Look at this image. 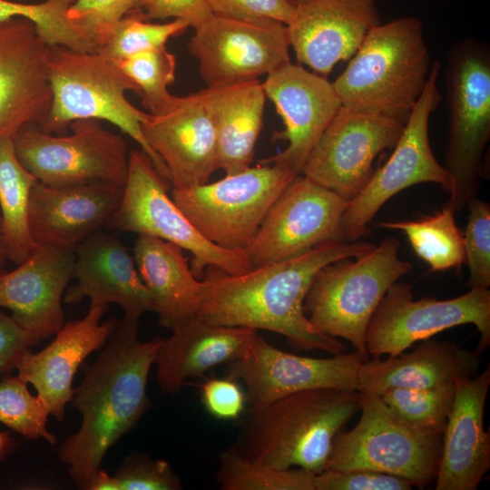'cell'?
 Here are the masks:
<instances>
[{"label": "cell", "instance_id": "7", "mask_svg": "<svg viewBox=\"0 0 490 490\" xmlns=\"http://www.w3.org/2000/svg\"><path fill=\"white\" fill-rule=\"evenodd\" d=\"M360 394V418L351 430L336 436L327 469L372 470L401 477L420 489L432 484L444 431L404 420L378 394Z\"/></svg>", "mask_w": 490, "mask_h": 490}, {"label": "cell", "instance_id": "24", "mask_svg": "<svg viewBox=\"0 0 490 490\" xmlns=\"http://www.w3.org/2000/svg\"><path fill=\"white\" fill-rule=\"evenodd\" d=\"M74 254L76 283L66 288L65 303L78 304L84 298L90 299V306L115 303L132 322L152 311V297L134 259L115 235L98 230L80 242Z\"/></svg>", "mask_w": 490, "mask_h": 490}, {"label": "cell", "instance_id": "35", "mask_svg": "<svg viewBox=\"0 0 490 490\" xmlns=\"http://www.w3.org/2000/svg\"><path fill=\"white\" fill-rule=\"evenodd\" d=\"M188 27L189 24L182 19L164 24L151 23L136 11L114 25L97 53L120 61L144 50L164 46L170 38L182 34Z\"/></svg>", "mask_w": 490, "mask_h": 490}, {"label": "cell", "instance_id": "45", "mask_svg": "<svg viewBox=\"0 0 490 490\" xmlns=\"http://www.w3.org/2000/svg\"><path fill=\"white\" fill-rule=\"evenodd\" d=\"M39 341L36 336L0 310V378L10 376L24 354Z\"/></svg>", "mask_w": 490, "mask_h": 490}, {"label": "cell", "instance_id": "4", "mask_svg": "<svg viewBox=\"0 0 490 490\" xmlns=\"http://www.w3.org/2000/svg\"><path fill=\"white\" fill-rule=\"evenodd\" d=\"M424 33V24L416 16L371 28L332 83L342 105L406 122L432 65Z\"/></svg>", "mask_w": 490, "mask_h": 490}, {"label": "cell", "instance_id": "9", "mask_svg": "<svg viewBox=\"0 0 490 490\" xmlns=\"http://www.w3.org/2000/svg\"><path fill=\"white\" fill-rule=\"evenodd\" d=\"M170 187L145 152L132 150L122 199L106 222L108 228L152 236L188 250L192 255L191 270L198 279L210 266L229 275L250 270L243 250L220 248L196 230L169 196Z\"/></svg>", "mask_w": 490, "mask_h": 490}, {"label": "cell", "instance_id": "21", "mask_svg": "<svg viewBox=\"0 0 490 490\" xmlns=\"http://www.w3.org/2000/svg\"><path fill=\"white\" fill-rule=\"evenodd\" d=\"M295 15L287 25L297 60L327 76L349 60L368 31L381 24L376 0H293Z\"/></svg>", "mask_w": 490, "mask_h": 490}, {"label": "cell", "instance_id": "10", "mask_svg": "<svg viewBox=\"0 0 490 490\" xmlns=\"http://www.w3.org/2000/svg\"><path fill=\"white\" fill-rule=\"evenodd\" d=\"M67 135L47 133L35 124L13 137L17 159L35 179L52 187L106 184L124 188L129 152L121 134L102 121L78 119Z\"/></svg>", "mask_w": 490, "mask_h": 490}, {"label": "cell", "instance_id": "49", "mask_svg": "<svg viewBox=\"0 0 490 490\" xmlns=\"http://www.w3.org/2000/svg\"><path fill=\"white\" fill-rule=\"evenodd\" d=\"M10 1H15V2H23L24 3L25 1H32V0H10ZM35 1V0H34ZM37 1V0H36ZM38 1H45V0H38Z\"/></svg>", "mask_w": 490, "mask_h": 490}, {"label": "cell", "instance_id": "42", "mask_svg": "<svg viewBox=\"0 0 490 490\" xmlns=\"http://www.w3.org/2000/svg\"><path fill=\"white\" fill-rule=\"evenodd\" d=\"M407 480L367 469H326L315 475V490H411Z\"/></svg>", "mask_w": 490, "mask_h": 490}, {"label": "cell", "instance_id": "26", "mask_svg": "<svg viewBox=\"0 0 490 490\" xmlns=\"http://www.w3.org/2000/svg\"><path fill=\"white\" fill-rule=\"evenodd\" d=\"M123 188L106 184L52 187L36 181L29 228L36 245L73 250L98 231L118 207Z\"/></svg>", "mask_w": 490, "mask_h": 490}, {"label": "cell", "instance_id": "5", "mask_svg": "<svg viewBox=\"0 0 490 490\" xmlns=\"http://www.w3.org/2000/svg\"><path fill=\"white\" fill-rule=\"evenodd\" d=\"M47 72L52 98L46 115L36 125L39 129L63 134L78 119L107 121L132 138L171 184L166 165L142 132L150 113L136 108L125 95L127 91L139 95V88L113 60L99 53L53 45L48 47Z\"/></svg>", "mask_w": 490, "mask_h": 490}, {"label": "cell", "instance_id": "18", "mask_svg": "<svg viewBox=\"0 0 490 490\" xmlns=\"http://www.w3.org/2000/svg\"><path fill=\"white\" fill-rule=\"evenodd\" d=\"M263 89L284 123L274 140L288 142L287 148L259 164L278 163L295 175L301 174L311 151L342 105L327 77L289 62L267 74Z\"/></svg>", "mask_w": 490, "mask_h": 490}, {"label": "cell", "instance_id": "39", "mask_svg": "<svg viewBox=\"0 0 490 490\" xmlns=\"http://www.w3.org/2000/svg\"><path fill=\"white\" fill-rule=\"evenodd\" d=\"M142 0H75L67 10L69 23L97 52L114 25L124 16L140 11Z\"/></svg>", "mask_w": 490, "mask_h": 490}, {"label": "cell", "instance_id": "47", "mask_svg": "<svg viewBox=\"0 0 490 490\" xmlns=\"http://www.w3.org/2000/svg\"><path fill=\"white\" fill-rule=\"evenodd\" d=\"M15 446V442L9 434L0 432V462L6 458Z\"/></svg>", "mask_w": 490, "mask_h": 490}, {"label": "cell", "instance_id": "38", "mask_svg": "<svg viewBox=\"0 0 490 490\" xmlns=\"http://www.w3.org/2000/svg\"><path fill=\"white\" fill-rule=\"evenodd\" d=\"M75 0H45L36 4L0 0V22L14 17L31 20L39 36L49 45L76 48L79 33L67 19V10Z\"/></svg>", "mask_w": 490, "mask_h": 490}, {"label": "cell", "instance_id": "15", "mask_svg": "<svg viewBox=\"0 0 490 490\" xmlns=\"http://www.w3.org/2000/svg\"><path fill=\"white\" fill-rule=\"evenodd\" d=\"M194 29L188 48L207 87L259 79L290 62L287 25L211 15Z\"/></svg>", "mask_w": 490, "mask_h": 490}, {"label": "cell", "instance_id": "20", "mask_svg": "<svg viewBox=\"0 0 490 490\" xmlns=\"http://www.w3.org/2000/svg\"><path fill=\"white\" fill-rule=\"evenodd\" d=\"M48 47L24 17L0 22V140L38 125L51 103Z\"/></svg>", "mask_w": 490, "mask_h": 490}, {"label": "cell", "instance_id": "28", "mask_svg": "<svg viewBox=\"0 0 490 490\" xmlns=\"http://www.w3.org/2000/svg\"><path fill=\"white\" fill-rule=\"evenodd\" d=\"M480 365V354L476 351L430 338L409 353L363 362L358 372V390L381 395L395 387H433L473 377Z\"/></svg>", "mask_w": 490, "mask_h": 490}, {"label": "cell", "instance_id": "22", "mask_svg": "<svg viewBox=\"0 0 490 490\" xmlns=\"http://www.w3.org/2000/svg\"><path fill=\"white\" fill-rule=\"evenodd\" d=\"M74 250L37 245L11 271L0 270V307L40 340L64 324L63 295L74 279Z\"/></svg>", "mask_w": 490, "mask_h": 490}, {"label": "cell", "instance_id": "48", "mask_svg": "<svg viewBox=\"0 0 490 490\" xmlns=\"http://www.w3.org/2000/svg\"><path fill=\"white\" fill-rule=\"evenodd\" d=\"M6 260H7V258L5 254L3 234H2V220H1V214H0V270H4V266Z\"/></svg>", "mask_w": 490, "mask_h": 490}, {"label": "cell", "instance_id": "17", "mask_svg": "<svg viewBox=\"0 0 490 490\" xmlns=\"http://www.w3.org/2000/svg\"><path fill=\"white\" fill-rule=\"evenodd\" d=\"M368 358L358 351L316 358L288 353L258 334L246 353L229 364L228 377L246 386L247 408L313 388L358 390V372Z\"/></svg>", "mask_w": 490, "mask_h": 490}, {"label": "cell", "instance_id": "14", "mask_svg": "<svg viewBox=\"0 0 490 490\" xmlns=\"http://www.w3.org/2000/svg\"><path fill=\"white\" fill-rule=\"evenodd\" d=\"M348 201L303 174L272 204L244 249L252 269L285 260L331 241H344L341 220Z\"/></svg>", "mask_w": 490, "mask_h": 490}, {"label": "cell", "instance_id": "12", "mask_svg": "<svg viewBox=\"0 0 490 490\" xmlns=\"http://www.w3.org/2000/svg\"><path fill=\"white\" fill-rule=\"evenodd\" d=\"M440 69V62H433L426 84L405 122L391 156L374 171L362 191L348 201L341 220L344 241H356L369 234L368 223L377 212L407 188L431 182L449 193L450 176L433 154L428 132L430 116L441 102L437 85Z\"/></svg>", "mask_w": 490, "mask_h": 490}, {"label": "cell", "instance_id": "36", "mask_svg": "<svg viewBox=\"0 0 490 490\" xmlns=\"http://www.w3.org/2000/svg\"><path fill=\"white\" fill-rule=\"evenodd\" d=\"M455 393L456 382H451L427 388H389L380 397L404 420L444 431Z\"/></svg>", "mask_w": 490, "mask_h": 490}, {"label": "cell", "instance_id": "23", "mask_svg": "<svg viewBox=\"0 0 490 490\" xmlns=\"http://www.w3.org/2000/svg\"><path fill=\"white\" fill-rule=\"evenodd\" d=\"M108 306H90L81 319L68 321L38 353L27 351L17 366L18 377L34 386L49 415L62 421L74 395L73 379L80 365L103 347L117 319L101 323Z\"/></svg>", "mask_w": 490, "mask_h": 490}, {"label": "cell", "instance_id": "8", "mask_svg": "<svg viewBox=\"0 0 490 490\" xmlns=\"http://www.w3.org/2000/svg\"><path fill=\"white\" fill-rule=\"evenodd\" d=\"M448 142L444 168L452 185L446 206L455 212L476 196L490 139V48L475 38L455 43L446 55Z\"/></svg>", "mask_w": 490, "mask_h": 490}, {"label": "cell", "instance_id": "43", "mask_svg": "<svg viewBox=\"0 0 490 490\" xmlns=\"http://www.w3.org/2000/svg\"><path fill=\"white\" fill-rule=\"evenodd\" d=\"M204 1L212 15L240 20H273L289 25L295 15L293 0Z\"/></svg>", "mask_w": 490, "mask_h": 490}, {"label": "cell", "instance_id": "2", "mask_svg": "<svg viewBox=\"0 0 490 490\" xmlns=\"http://www.w3.org/2000/svg\"><path fill=\"white\" fill-rule=\"evenodd\" d=\"M162 341L142 342L138 322L118 320L101 354L74 389L71 401L82 423L61 443L58 456L80 489L85 490L110 447L151 408L147 380Z\"/></svg>", "mask_w": 490, "mask_h": 490}, {"label": "cell", "instance_id": "3", "mask_svg": "<svg viewBox=\"0 0 490 490\" xmlns=\"http://www.w3.org/2000/svg\"><path fill=\"white\" fill-rule=\"evenodd\" d=\"M359 390L313 388L245 410L230 446L246 459L315 475L327 469L336 436L360 410Z\"/></svg>", "mask_w": 490, "mask_h": 490}, {"label": "cell", "instance_id": "19", "mask_svg": "<svg viewBox=\"0 0 490 490\" xmlns=\"http://www.w3.org/2000/svg\"><path fill=\"white\" fill-rule=\"evenodd\" d=\"M142 132L166 165L172 189L205 184L220 169L216 125L201 91L172 95L142 122Z\"/></svg>", "mask_w": 490, "mask_h": 490}, {"label": "cell", "instance_id": "37", "mask_svg": "<svg viewBox=\"0 0 490 490\" xmlns=\"http://www.w3.org/2000/svg\"><path fill=\"white\" fill-rule=\"evenodd\" d=\"M49 412L27 383L18 376H7L0 381V422L29 439L44 438L57 443L46 424Z\"/></svg>", "mask_w": 490, "mask_h": 490}, {"label": "cell", "instance_id": "40", "mask_svg": "<svg viewBox=\"0 0 490 490\" xmlns=\"http://www.w3.org/2000/svg\"><path fill=\"white\" fill-rule=\"evenodd\" d=\"M466 205L469 214L463 238L469 270L467 287L486 289L490 286V204L475 196Z\"/></svg>", "mask_w": 490, "mask_h": 490}, {"label": "cell", "instance_id": "16", "mask_svg": "<svg viewBox=\"0 0 490 490\" xmlns=\"http://www.w3.org/2000/svg\"><path fill=\"white\" fill-rule=\"evenodd\" d=\"M405 122L341 105L311 151L301 174L350 201L366 186L373 162L397 142Z\"/></svg>", "mask_w": 490, "mask_h": 490}, {"label": "cell", "instance_id": "25", "mask_svg": "<svg viewBox=\"0 0 490 490\" xmlns=\"http://www.w3.org/2000/svg\"><path fill=\"white\" fill-rule=\"evenodd\" d=\"M490 366L478 376L456 381V393L443 435L436 490H475L490 468V435L484 412Z\"/></svg>", "mask_w": 490, "mask_h": 490}, {"label": "cell", "instance_id": "34", "mask_svg": "<svg viewBox=\"0 0 490 490\" xmlns=\"http://www.w3.org/2000/svg\"><path fill=\"white\" fill-rule=\"evenodd\" d=\"M114 62L138 86L142 103L150 113H157L170 101L172 94L168 86L175 81L176 58L165 45Z\"/></svg>", "mask_w": 490, "mask_h": 490}, {"label": "cell", "instance_id": "1", "mask_svg": "<svg viewBox=\"0 0 490 490\" xmlns=\"http://www.w3.org/2000/svg\"><path fill=\"white\" fill-rule=\"evenodd\" d=\"M376 245L331 241L296 257L240 274L208 267L197 316L216 325L264 329L284 336L297 350L343 353L344 344L317 330L304 300L318 271L328 263L356 258Z\"/></svg>", "mask_w": 490, "mask_h": 490}, {"label": "cell", "instance_id": "6", "mask_svg": "<svg viewBox=\"0 0 490 490\" xmlns=\"http://www.w3.org/2000/svg\"><path fill=\"white\" fill-rule=\"evenodd\" d=\"M400 244L387 236L370 251L327 264L316 274L304 300L310 324L331 338L349 341L368 358L370 319L389 287L413 270L399 257Z\"/></svg>", "mask_w": 490, "mask_h": 490}, {"label": "cell", "instance_id": "29", "mask_svg": "<svg viewBox=\"0 0 490 490\" xmlns=\"http://www.w3.org/2000/svg\"><path fill=\"white\" fill-rule=\"evenodd\" d=\"M133 259L160 326L172 330L197 316L203 282L192 273L180 246L138 235Z\"/></svg>", "mask_w": 490, "mask_h": 490}, {"label": "cell", "instance_id": "32", "mask_svg": "<svg viewBox=\"0 0 490 490\" xmlns=\"http://www.w3.org/2000/svg\"><path fill=\"white\" fill-rule=\"evenodd\" d=\"M454 215L446 205L439 212L416 220L382 221L377 226L403 231L430 271H444L459 269L466 262L463 233Z\"/></svg>", "mask_w": 490, "mask_h": 490}, {"label": "cell", "instance_id": "44", "mask_svg": "<svg viewBox=\"0 0 490 490\" xmlns=\"http://www.w3.org/2000/svg\"><path fill=\"white\" fill-rule=\"evenodd\" d=\"M201 399L208 413L221 420H237L247 408L246 392L230 377L208 379Z\"/></svg>", "mask_w": 490, "mask_h": 490}, {"label": "cell", "instance_id": "30", "mask_svg": "<svg viewBox=\"0 0 490 490\" xmlns=\"http://www.w3.org/2000/svg\"><path fill=\"white\" fill-rule=\"evenodd\" d=\"M215 122L219 168L226 175L250 167L263 127L266 94L262 83L251 80L201 90Z\"/></svg>", "mask_w": 490, "mask_h": 490}, {"label": "cell", "instance_id": "46", "mask_svg": "<svg viewBox=\"0 0 490 490\" xmlns=\"http://www.w3.org/2000/svg\"><path fill=\"white\" fill-rule=\"evenodd\" d=\"M139 13L147 21L182 19L192 28L212 15L204 0H142Z\"/></svg>", "mask_w": 490, "mask_h": 490}, {"label": "cell", "instance_id": "31", "mask_svg": "<svg viewBox=\"0 0 490 490\" xmlns=\"http://www.w3.org/2000/svg\"><path fill=\"white\" fill-rule=\"evenodd\" d=\"M37 181L16 157L13 137L0 140V214L6 258L22 263L37 246L29 228V203Z\"/></svg>", "mask_w": 490, "mask_h": 490}, {"label": "cell", "instance_id": "27", "mask_svg": "<svg viewBox=\"0 0 490 490\" xmlns=\"http://www.w3.org/2000/svg\"><path fill=\"white\" fill-rule=\"evenodd\" d=\"M172 331L154 359L158 387L167 395L179 394L188 378L240 358L258 334L251 328L211 324L198 316Z\"/></svg>", "mask_w": 490, "mask_h": 490}, {"label": "cell", "instance_id": "41", "mask_svg": "<svg viewBox=\"0 0 490 490\" xmlns=\"http://www.w3.org/2000/svg\"><path fill=\"white\" fill-rule=\"evenodd\" d=\"M181 483L171 465L142 454L125 458L113 476L109 475L108 490H178Z\"/></svg>", "mask_w": 490, "mask_h": 490}, {"label": "cell", "instance_id": "11", "mask_svg": "<svg viewBox=\"0 0 490 490\" xmlns=\"http://www.w3.org/2000/svg\"><path fill=\"white\" fill-rule=\"evenodd\" d=\"M296 176L278 163L258 164L212 183L172 189V199L205 239L223 249L244 250Z\"/></svg>", "mask_w": 490, "mask_h": 490}, {"label": "cell", "instance_id": "13", "mask_svg": "<svg viewBox=\"0 0 490 490\" xmlns=\"http://www.w3.org/2000/svg\"><path fill=\"white\" fill-rule=\"evenodd\" d=\"M465 324H473L480 333L476 348L482 353L490 345V290L470 289L450 299L422 298L415 300L412 286L393 283L375 310L368 327V356H397L436 334Z\"/></svg>", "mask_w": 490, "mask_h": 490}, {"label": "cell", "instance_id": "33", "mask_svg": "<svg viewBox=\"0 0 490 490\" xmlns=\"http://www.w3.org/2000/svg\"><path fill=\"white\" fill-rule=\"evenodd\" d=\"M314 477L302 468L279 469L250 461L231 447L220 453L216 474L223 490H315Z\"/></svg>", "mask_w": 490, "mask_h": 490}]
</instances>
